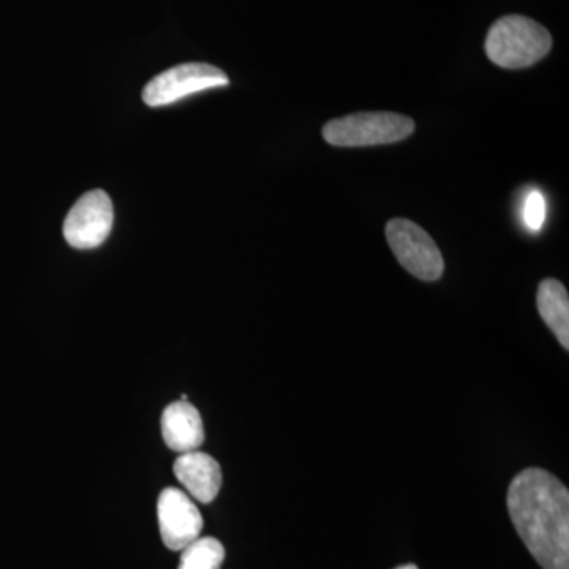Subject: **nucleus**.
<instances>
[{"instance_id": "f257e3e1", "label": "nucleus", "mask_w": 569, "mask_h": 569, "mask_svg": "<svg viewBox=\"0 0 569 569\" xmlns=\"http://www.w3.org/2000/svg\"><path fill=\"white\" fill-rule=\"evenodd\" d=\"M508 512L542 569H569V492L542 468H527L508 489Z\"/></svg>"}, {"instance_id": "f03ea898", "label": "nucleus", "mask_w": 569, "mask_h": 569, "mask_svg": "<svg viewBox=\"0 0 569 569\" xmlns=\"http://www.w3.org/2000/svg\"><path fill=\"white\" fill-rule=\"evenodd\" d=\"M486 54L503 69H526L545 59L552 48V37L545 26L509 14L493 22L486 37Z\"/></svg>"}, {"instance_id": "7ed1b4c3", "label": "nucleus", "mask_w": 569, "mask_h": 569, "mask_svg": "<svg viewBox=\"0 0 569 569\" xmlns=\"http://www.w3.org/2000/svg\"><path fill=\"white\" fill-rule=\"evenodd\" d=\"M413 132V119L399 112L367 111L329 121L321 133L326 142L337 148H366L403 141Z\"/></svg>"}, {"instance_id": "20e7f679", "label": "nucleus", "mask_w": 569, "mask_h": 569, "mask_svg": "<svg viewBox=\"0 0 569 569\" xmlns=\"http://www.w3.org/2000/svg\"><path fill=\"white\" fill-rule=\"evenodd\" d=\"M388 244L400 264L425 282H436L445 272V260L436 241L419 224L395 219L387 224Z\"/></svg>"}, {"instance_id": "39448f33", "label": "nucleus", "mask_w": 569, "mask_h": 569, "mask_svg": "<svg viewBox=\"0 0 569 569\" xmlns=\"http://www.w3.org/2000/svg\"><path fill=\"white\" fill-rule=\"evenodd\" d=\"M228 84L230 78L217 67L200 62L182 63L157 74L142 91V100L149 107H164L192 93L224 88Z\"/></svg>"}, {"instance_id": "423d86ee", "label": "nucleus", "mask_w": 569, "mask_h": 569, "mask_svg": "<svg viewBox=\"0 0 569 569\" xmlns=\"http://www.w3.org/2000/svg\"><path fill=\"white\" fill-rule=\"evenodd\" d=\"M114 222L111 198L103 190L82 194L63 222V238L73 249H97L107 241Z\"/></svg>"}, {"instance_id": "0eeeda50", "label": "nucleus", "mask_w": 569, "mask_h": 569, "mask_svg": "<svg viewBox=\"0 0 569 569\" xmlns=\"http://www.w3.org/2000/svg\"><path fill=\"white\" fill-rule=\"evenodd\" d=\"M160 535L163 545L171 550H182L200 538L203 518L192 498L182 490L168 488L159 497L157 505Z\"/></svg>"}, {"instance_id": "6e6552de", "label": "nucleus", "mask_w": 569, "mask_h": 569, "mask_svg": "<svg viewBox=\"0 0 569 569\" xmlns=\"http://www.w3.org/2000/svg\"><path fill=\"white\" fill-rule=\"evenodd\" d=\"M174 475L200 503H211L222 488V468L204 452H183L174 462Z\"/></svg>"}, {"instance_id": "1a4fd4ad", "label": "nucleus", "mask_w": 569, "mask_h": 569, "mask_svg": "<svg viewBox=\"0 0 569 569\" xmlns=\"http://www.w3.org/2000/svg\"><path fill=\"white\" fill-rule=\"evenodd\" d=\"M164 443L176 452L197 451L204 443V426L200 411L192 403L173 402L162 415Z\"/></svg>"}, {"instance_id": "9d476101", "label": "nucleus", "mask_w": 569, "mask_h": 569, "mask_svg": "<svg viewBox=\"0 0 569 569\" xmlns=\"http://www.w3.org/2000/svg\"><path fill=\"white\" fill-rule=\"evenodd\" d=\"M537 305L539 316L550 331L559 339L560 346L569 350V298L567 288L556 279L539 283Z\"/></svg>"}, {"instance_id": "9b49d317", "label": "nucleus", "mask_w": 569, "mask_h": 569, "mask_svg": "<svg viewBox=\"0 0 569 569\" xmlns=\"http://www.w3.org/2000/svg\"><path fill=\"white\" fill-rule=\"evenodd\" d=\"M181 552L179 569H220L224 560L222 542L211 537L194 539Z\"/></svg>"}, {"instance_id": "f8f14e48", "label": "nucleus", "mask_w": 569, "mask_h": 569, "mask_svg": "<svg viewBox=\"0 0 569 569\" xmlns=\"http://www.w3.org/2000/svg\"><path fill=\"white\" fill-rule=\"evenodd\" d=\"M546 213H548V206H546V198L539 190H531L523 201V223L531 231H539L546 222Z\"/></svg>"}, {"instance_id": "ddd939ff", "label": "nucleus", "mask_w": 569, "mask_h": 569, "mask_svg": "<svg viewBox=\"0 0 569 569\" xmlns=\"http://www.w3.org/2000/svg\"><path fill=\"white\" fill-rule=\"evenodd\" d=\"M396 569H418L417 565H403V567H399Z\"/></svg>"}]
</instances>
